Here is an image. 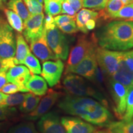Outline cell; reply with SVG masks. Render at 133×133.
I'll list each match as a JSON object with an SVG mask.
<instances>
[{
	"mask_svg": "<svg viewBox=\"0 0 133 133\" xmlns=\"http://www.w3.org/2000/svg\"><path fill=\"white\" fill-rule=\"evenodd\" d=\"M3 71V67H2V65H1V60H0V72H1Z\"/></svg>",
	"mask_w": 133,
	"mask_h": 133,
	"instance_id": "cell-51",
	"label": "cell"
},
{
	"mask_svg": "<svg viewBox=\"0 0 133 133\" xmlns=\"http://www.w3.org/2000/svg\"><path fill=\"white\" fill-rule=\"evenodd\" d=\"M97 39L90 38L85 35L79 36L77 42L70 53L66 64L65 72L77 65L83 58L97 48Z\"/></svg>",
	"mask_w": 133,
	"mask_h": 133,
	"instance_id": "cell-4",
	"label": "cell"
},
{
	"mask_svg": "<svg viewBox=\"0 0 133 133\" xmlns=\"http://www.w3.org/2000/svg\"><path fill=\"white\" fill-rule=\"evenodd\" d=\"M56 23L54 21V18L51 15H46L44 18V28L46 30H51L56 27Z\"/></svg>",
	"mask_w": 133,
	"mask_h": 133,
	"instance_id": "cell-40",
	"label": "cell"
},
{
	"mask_svg": "<svg viewBox=\"0 0 133 133\" xmlns=\"http://www.w3.org/2000/svg\"><path fill=\"white\" fill-rule=\"evenodd\" d=\"M107 128L109 129V130L110 131V133H120L118 131H117L116 129L114 128L107 127Z\"/></svg>",
	"mask_w": 133,
	"mask_h": 133,
	"instance_id": "cell-47",
	"label": "cell"
},
{
	"mask_svg": "<svg viewBox=\"0 0 133 133\" xmlns=\"http://www.w3.org/2000/svg\"><path fill=\"white\" fill-rule=\"evenodd\" d=\"M109 0H82L83 7L92 10L102 11Z\"/></svg>",
	"mask_w": 133,
	"mask_h": 133,
	"instance_id": "cell-32",
	"label": "cell"
},
{
	"mask_svg": "<svg viewBox=\"0 0 133 133\" xmlns=\"http://www.w3.org/2000/svg\"><path fill=\"white\" fill-rule=\"evenodd\" d=\"M99 16V14L93 10H90L84 8L80 10L76 14L75 22L78 29L79 31L84 34L88 33V31L85 27V24L89 20L94 19L97 21Z\"/></svg>",
	"mask_w": 133,
	"mask_h": 133,
	"instance_id": "cell-19",
	"label": "cell"
},
{
	"mask_svg": "<svg viewBox=\"0 0 133 133\" xmlns=\"http://www.w3.org/2000/svg\"><path fill=\"white\" fill-rule=\"evenodd\" d=\"M111 77L112 80L121 83L128 89L133 88V71L128 67L123 58L117 70Z\"/></svg>",
	"mask_w": 133,
	"mask_h": 133,
	"instance_id": "cell-17",
	"label": "cell"
},
{
	"mask_svg": "<svg viewBox=\"0 0 133 133\" xmlns=\"http://www.w3.org/2000/svg\"><path fill=\"white\" fill-rule=\"evenodd\" d=\"M63 86L69 95L96 99L105 107H108L107 101L104 96L76 74L69 73L65 75Z\"/></svg>",
	"mask_w": 133,
	"mask_h": 133,
	"instance_id": "cell-3",
	"label": "cell"
},
{
	"mask_svg": "<svg viewBox=\"0 0 133 133\" xmlns=\"http://www.w3.org/2000/svg\"><path fill=\"white\" fill-rule=\"evenodd\" d=\"M39 133H66L60 116L56 112L46 113L38 122Z\"/></svg>",
	"mask_w": 133,
	"mask_h": 133,
	"instance_id": "cell-13",
	"label": "cell"
},
{
	"mask_svg": "<svg viewBox=\"0 0 133 133\" xmlns=\"http://www.w3.org/2000/svg\"><path fill=\"white\" fill-rule=\"evenodd\" d=\"M16 49L14 59L16 65L24 64V60L30 52L29 46L24 36L20 33L16 35Z\"/></svg>",
	"mask_w": 133,
	"mask_h": 133,
	"instance_id": "cell-20",
	"label": "cell"
},
{
	"mask_svg": "<svg viewBox=\"0 0 133 133\" xmlns=\"http://www.w3.org/2000/svg\"><path fill=\"white\" fill-rule=\"evenodd\" d=\"M95 133H110V131L109 130V129H102V130H99V131H96V132Z\"/></svg>",
	"mask_w": 133,
	"mask_h": 133,
	"instance_id": "cell-48",
	"label": "cell"
},
{
	"mask_svg": "<svg viewBox=\"0 0 133 133\" xmlns=\"http://www.w3.org/2000/svg\"><path fill=\"white\" fill-rule=\"evenodd\" d=\"M8 82L6 79V71L0 72V90Z\"/></svg>",
	"mask_w": 133,
	"mask_h": 133,
	"instance_id": "cell-43",
	"label": "cell"
},
{
	"mask_svg": "<svg viewBox=\"0 0 133 133\" xmlns=\"http://www.w3.org/2000/svg\"><path fill=\"white\" fill-rule=\"evenodd\" d=\"M6 6L8 9L14 11L19 15L24 22L31 15L23 0H8Z\"/></svg>",
	"mask_w": 133,
	"mask_h": 133,
	"instance_id": "cell-22",
	"label": "cell"
},
{
	"mask_svg": "<svg viewBox=\"0 0 133 133\" xmlns=\"http://www.w3.org/2000/svg\"><path fill=\"white\" fill-rule=\"evenodd\" d=\"M24 64L27 66L28 69L33 75H39L41 73V65L38 58L30 52L24 60Z\"/></svg>",
	"mask_w": 133,
	"mask_h": 133,
	"instance_id": "cell-27",
	"label": "cell"
},
{
	"mask_svg": "<svg viewBox=\"0 0 133 133\" xmlns=\"http://www.w3.org/2000/svg\"><path fill=\"white\" fill-rule=\"evenodd\" d=\"M1 91H2V92L7 94H14V93H17L18 92H29V91L25 88V86H21L11 83L5 84L1 89Z\"/></svg>",
	"mask_w": 133,
	"mask_h": 133,
	"instance_id": "cell-34",
	"label": "cell"
},
{
	"mask_svg": "<svg viewBox=\"0 0 133 133\" xmlns=\"http://www.w3.org/2000/svg\"><path fill=\"white\" fill-rule=\"evenodd\" d=\"M26 94L24 93H14L10 95H6L4 100L0 103L1 105L14 107L21 105L25 98Z\"/></svg>",
	"mask_w": 133,
	"mask_h": 133,
	"instance_id": "cell-28",
	"label": "cell"
},
{
	"mask_svg": "<svg viewBox=\"0 0 133 133\" xmlns=\"http://www.w3.org/2000/svg\"><path fill=\"white\" fill-rule=\"evenodd\" d=\"M25 86L28 91L38 96L45 95L48 91L47 83L45 79L40 76L33 74L31 75Z\"/></svg>",
	"mask_w": 133,
	"mask_h": 133,
	"instance_id": "cell-18",
	"label": "cell"
},
{
	"mask_svg": "<svg viewBox=\"0 0 133 133\" xmlns=\"http://www.w3.org/2000/svg\"><path fill=\"white\" fill-rule=\"evenodd\" d=\"M62 0H44V9L46 14L56 16L61 13Z\"/></svg>",
	"mask_w": 133,
	"mask_h": 133,
	"instance_id": "cell-25",
	"label": "cell"
},
{
	"mask_svg": "<svg viewBox=\"0 0 133 133\" xmlns=\"http://www.w3.org/2000/svg\"><path fill=\"white\" fill-rule=\"evenodd\" d=\"M133 118V88L128 89L126 100V110L122 121L124 122L130 121Z\"/></svg>",
	"mask_w": 133,
	"mask_h": 133,
	"instance_id": "cell-30",
	"label": "cell"
},
{
	"mask_svg": "<svg viewBox=\"0 0 133 133\" xmlns=\"http://www.w3.org/2000/svg\"><path fill=\"white\" fill-rule=\"evenodd\" d=\"M61 13L71 16H75L76 12L66 0H62Z\"/></svg>",
	"mask_w": 133,
	"mask_h": 133,
	"instance_id": "cell-38",
	"label": "cell"
},
{
	"mask_svg": "<svg viewBox=\"0 0 133 133\" xmlns=\"http://www.w3.org/2000/svg\"><path fill=\"white\" fill-rule=\"evenodd\" d=\"M30 76V71L24 65H15L10 68L6 72V79L8 82L21 86H25Z\"/></svg>",
	"mask_w": 133,
	"mask_h": 133,
	"instance_id": "cell-16",
	"label": "cell"
},
{
	"mask_svg": "<svg viewBox=\"0 0 133 133\" xmlns=\"http://www.w3.org/2000/svg\"><path fill=\"white\" fill-rule=\"evenodd\" d=\"M6 94H4V93H3L2 92H0V103L4 100V98L6 97Z\"/></svg>",
	"mask_w": 133,
	"mask_h": 133,
	"instance_id": "cell-49",
	"label": "cell"
},
{
	"mask_svg": "<svg viewBox=\"0 0 133 133\" xmlns=\"http://www.w3.org/2000/svg\"><path fill=\"white\" fill-rule=\"evenodd\" d=\"M44 18L43 12L30 15L24 22L23 36L29 43L42 35L44 30Z\"/></svg>",
	"mask_w": 133,
	"mask_h": 133,
	"instance_id": "cell-9",
	"label": "cell"
},
{
	"mask_svg": "<svg viewBox=\"0 0 133 133\" xmlns=\"http://www.w3.org/2000/svg\"><path fill=\"white\" fill-rule=\"evenodd\" d=\"M4 11L8 24L18 33H21L22 32L24 29V22L21 17L14 11L9 9L5 8Z\"/></svg>",
	"mask_w": 133,
	"mask_h": 133,
	"instance_id": "cell-24",
	"label": "cell"
},
{
	"mask_svg": "<svg viewBox=\"0 0 133 133\" xmlns=\"http://www.w3.org/2000/svg\"><path fill=\"white\" fill-rule=\"evenodd\" d=\"M123 54L124 51H110L97 47L96 51V56L98 65L104 74L112 76L117 70Z\"/></svg>",
	"mask_w": 133,
	"mask_h": 133,
	"instance_id": "cell-5",
	"label": "cell"
},
{
	"mask_svg": "<svg viewBox=\"0 0 133 133\" xmlns=\"http://www.w3.org/2000/svg\"><path fill=\"white\" fill-rule=\"evenodd\" d=\"M104 73L103 72L102 69L98 65L97 69L96 70L95 74L94 75V77H93L92 81L99 84H102L103 81H104Z\"/></svg>",
	"mask_w": 133,
	"mask_h": 133,
	"instance_id": "cell-41",
	"label": "cell"
},
{
	"mask_svg": "<svg viewBox=\"0 0 133 133\" xmlns=\"http://www.w3.org/2000/svg\"><path fill=\"white\" fill-rule=\"evenodd\" d=\"M107 127L114 128L120 133H133V119L128 122L124 121H112Z\"/></svg>",
	"mask_w": 133,
	"mask_h": 133,
	"instance_id": "cell-31",
	"label": "cell"
},
{
	"mask_svg": "<svg viewBox=\"0 0 133 133\" xmlns=\"http://www.w3.org/2000/svg\"><path fill=\"white\" fill-rule=\"evenodd\" d=\"M96 49L89 52L78 64L65 72L64 75L72 73L92 81L98 66L96 56Z\"/></svg>",
	"mask_w": 133,
	"mask_h": 133,
	"instance_id": "cell-8",
	"label": "cell"
},
{
	"mask_svg": "<svg viewBox=\"0 0 133 133\" xmlns=\"http://www.w3.org/2000/svg\"><path fill=\"white\" fill-rule=\"evenodd\" d=\"M0 23H1V21H0Z\"/></svg>",
	"mask_w": 133,
	"mask_h": 133,
	"instance_id": "cell-53",
	"label": "cell"
},
{
	"mask_svg": "<svg viewBox=\"0 0 133 133\" xmlns=\"http://www.w3.org/2000/svg\"><path fill=\"white\" fill-rule=\"evenodd\" d=\"M64 64L61 59L43 62L41 75L50 87L56 86L61 79L64 71Z\"/></svg>",
	"mask_w": 133,
	"mask_h": 133,
	"instance_id": "cell-12",
	"label": "cell"
},
{
	"mask_svg": "<svg viewBox=\"0 0 133 133\" xmlns=\"http://www.w3.org/2000/svg\"><path fill=\"white\" fill-rule=\"evenodd\" d=\"M61 121L66 133H95L97 131L92 124L79 118L64 116Z\"/></svg>",
	"mask_w": 133,
	"mask_h": 133,
	"instance_id": "cell-15",
	"label": "cell"
},
{
	"mask_svg": "<svg viewBox=\"0 0 133 133\" xmlns=\"http://www.w3.org/2000/svg\"><path fill=\"white\" fill-rule=\"evenodd\" d=\"M46 40L57 59L66 61L69 56V44L63 32L57 26L53 29L48 30H46Z\"/></svg>",
	"mask_w": 133,
	"mask_h": 133,
	"instance_id": "cell-6",
	"label": "cell"
},
{
	"mask_svg": "<svg viewBox=\"0 0 133 133\" xmlns=\"http://www.w3.org/2000/svg\"><path fill=\"white\" fill-rule=\"evenodd\" d=\"M61 93L54 89H49L42 99L40 100L38 106L33 112L24 116L26 120L35 121L40 118L53 107L61 97Z\"/></svg>",
	"mask_w": 133,
	"mask_h": 133,
	"instance_id": "cell-10",
	"label": "cell"
},
{
	"mask_svg": "<svg viewBox=\"0 0 133 133\" xmlns=\"http://www.w3.org/2000/svg\"><path fill=\"white\" fill-rule=\"evenodd\" d=\"M58 107L66 114L96 126L107 127L112 122L113 116L107 107L91 97L67 95L59 101Z\"/></svg>",
	"mask_w": 133,
	"mask_h": 133,
	"instance_id": "cell-1",
	"label": "cell"
},
{
	"mask_svg": "<svg viewBox=\"0 0 133 133\" xmlns=\"http://www.w3.org/2000/svg\"><path fill=\"white\" fill-rule=\"evenodd\" d=\"M121 1H122L123 2L125 3L126 4H130V3H133V0H121Z\"/></svg>",
	"mask_w": 133,
	"mask_h": 133,
	"instance_id": "cell-50",
	"label": "cell"
},
{
	"mask_svg": "<svg viewBox=\"0 0 133 133\" xmlns=\"http://www.w3.org/2000/svg\"><path fill=\"white\" fill-rule=\"evenodd\" d=\"M125 5V3L121 0H109L104 11L102 10L101 14L104 19H112L113 17L119 11L122 9Z\"/></svg>",
	"mask_w": 133,
	"mask_h": 133,
	"instance_id": "cell-23",
	"label": "cell"
},
{
	"mask_svg": "<svg viewBox=\"0 0 133 133\" xmlns=\"http://www.w3.org/2000/svg\"><path fill=\"white\" fill-rule=\"evenodd\" d=\"M112 19L133 21V3L125 5L120 11H119L113 17Z\"/></svg>",
	"mask_w": 133,
	"mask_h": 133,
	"instance_id": "cell-29",
	"label": "cell"
},
{
	"mask_svg": "<svg viewBox=\"0 0 133 133\" xmlns=\"http://www.w3.org/2000/svg\"><path fill=\"white\" fill-rule=\"evenodd\" d=\"M23 1L31 15L43 12V4L39 3L38 0H23Z\"/></svg>",
	"mask_w": 133,
	"mask_h": 133,
	"instance_id": "cell-33",
	"label": "cell"
},
{
	"mask_svg": "<svg viewBox=\"0 0 133 133\" xmlns=\"http://www.w3.org/2000/svg\"><path fill=\"white\" fill-rule=\"evenodd\" d=\"M123 60L128 67L133 71V50L129 51H124Z\"/></svg>",
	"mask_w": 133,
	"mask_h": 133,
	"instance_id": "cell-39",
	"label": "cell"
},
{
	"mask_svg": "<svg viewBox=\"0 0 133 133\" xmlns=\"http://www.w3.org/2000/svg\"><path fill=\"white\" fill-rule=\"evenodd\" d=\"M76 12H78L83 7L82 0H66Z\"/></svg>",
	"mask_w": 133,
	"mask_h": 133,
	"instance_id": "cell-42",
	"label": "cell"
},
{
	"mask_svg": "<svg viewBox=\"0 0 133 133\" xmlns=\"http://www.w3.org/2000/svg\"><path fill=\"white\" fill-rule=\"evenodd\" d=\"M16 109L13 107L0 105V121L7 120L10 118L16 115Z\"/></svg>",
	"mask_w": 133,
	"mask_h": 133,
	"instance_id": "cell-35",
	"label": "cell"
},
{
	"mask_svg": "<svg viewBox=\"0 0 133 133\" xmlns=\"http://www.w3.org/2000/svg\"><path fill=\"white\" fill-rule=\"evenodd\" d=\"M99 46L112 51L133 48V21H114L102 26L96 33Z\"/></svg>",
	"mask_w": 133,
	"mask_h": 133,
	"instance_id": "cell-2",
	"label": "cell"
},
{
	"mask_svg": "<svg viewBox=\"0 0 133 133\" xmlns=\"http://www.w3.org/2000/svg\"><path fill=\"white\" fill-rule=\"evenodd\" d=\"M38 1H39V3H41V4H43V3H44V0H38Z\"/></svg>",
	"mask_w": 133,
	"mask_h": 133,
	"instance_id": "cell-52",
	"label": "cell"
},
{
	"mask_svg": "<svg viewBox=\"0 0 133 133\" xmlns=\"http://www.w3.org/2000/svg\"><path fill=\"white\" fill-rule=\"evenodd\" d=\"M10 123L9 122H0V133H5L9 128Z\"/></svg>",
	"mask_w": 133,
	"mask_h": 133,
	"instance_id": "cell-45",
	"label": "cell"
},
{
	"mask_svg": "<svg viewBox=\"0 0 133 133\" xmlns=\"http://www.w3.org/2000/svg\"><path fill=\"white\" fill-rule=\"evenodd\" d=\"M75 21V16H71L66 14L59 15L54 17V21L57 27L64 25L68 23Z\"/></svg>",
	"mask_w": 133,
	"mask_h": 133,
	"instance_id": "cell-36",
	"label": "cell"
},
{
	"mask_svg": "<svg viewBox=\"0 0 133 133\" xmlns=\"http://www.w3.org/2000/svg\"><path fill=\"white\" fill-rule=\"evenodd\" d=\"M96 24V20H94V19L89 20V21L86 23L85 27L88 31L92 30L95 29Z\"/></svg>",
	"mask_w": 133,
	"mask_h": 133,
	"instance_id": "cell-44",
	"label": "cell"
},
{
	"mask_svg": "<svg viewBox=\"0 0 133 133\" xmlns=\"http://www.w3.org/2000/svg\"><path fill=\"white\" fill-rule=\"evenodd\" d=\"M111 93L115 104V113L117 118L122 120L126 110L128 89L121 83L111 80Z\"/></svg>",
	"mask_w": 133,
	"mask_h": 133,
	"instance_id": "cell-11",
	"label": "cell"
},
{
	"mask_svg": "<svg viewBox=\"0 0 133 133\" xmlns=\"http://www.w3.org/2000/svg\"><path fill=\"white\" fill-rule=\"evenodd\" d=\"M31 51L42 62L49 60H57V57L49 48L46 40V30L44 28L42 35L30 43Z\"/></svg>",
	"mask_w": 133,
	"mask_h": 133,
	"instance_id": "cell-14",
	"label": "cell"
},
{
	"mask_svg": "<svg viewBox=\"0 0 133 133\" xmlns=\"http://www.w3.org/2000/svg\"><path fill=\"white\" fill-rule=\"evenodd\" d=\"M8 0H0V10H4L7 6Z\"/></svg>",
	"mask_w": 133,
	"mask_h": 133,
	"instance_id": "cell-46",
	"label": "cell"
},
{
	"mask_svg": "<svg viewBox=\"0 0 133 133\" xmlns=\"http://www.w3.org/2000/svg\"><path fill=\"white\" fill-rule=\"evenodd\" d=\"M16 38L14 29L6 22L0 23V59L14 57Z\"/></svg>",
	"mask_w": 133,
	"mask_h": 133,
	"instance_id": "cell-7",
	"label": "cell"
},
{
	"mask_svg": "<svg viewBox=\"0 0 133 133\" xmlns=\"http://www.w3.org/2000/svg\"><path fill=\"white\" fill-rule=\"evenodd\" d=\"M57 28L62 32L66 33V34H74L79 31L77 26H76L75 21L68 23L64 25L60 26Z\"/></svg>",
	"mask_w": 133,
	"mask_h": 133,
	"instance_id": "cell-37",
	"label": "cell"
},
{
	"mask_svg": "<svg viewBox=\"0 0 133 133\" xmlns=\"http://www.w3.org/2000/svg\"><path fill=\"white\" fill-rule=\"evenodd\" d=\"M40 97L33 93H26L24 101L19 106L20 112L23 114H29L33 112L39 104L41 100Z\"/></svg>",
	"mask_w": 133,
	"mask_h": 133,
	"instance_id": "cell-21",
	"label": "cell"
},
{
	"mask_svg": "<svg viewBox=\"0 0 133 133\" xmlns=\"http://www.w3.org/2000/svg\"><path fill=\"white\" fill-rule=\"evenodd\" d=\"M7 133H39L35 124L30 121L20 123L10 128Z\"/></svg>",
	"mask_w": 133,
	"mask_h": 133,
	"instance_id": "cell-26",
	"label": "cell"
}]
</instances>
